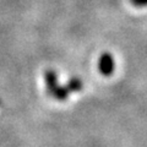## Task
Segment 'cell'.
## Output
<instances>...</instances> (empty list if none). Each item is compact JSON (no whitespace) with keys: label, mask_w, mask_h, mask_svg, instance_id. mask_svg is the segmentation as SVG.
Wrapping results in <instances>:
<instances>
[{"label":"cell","mask_w":147,"mask_h":147,"mask_svg":"<svg viewBox=\"0 0 147 147\" xmlns=\"http://www.w3.org/2000/svg\"><path fill=\"white\" fill-rule=\"evenodd\" d=\"M84 88V82L80 77H72L66 85H58V87L55 88L54 93L52 94V97L54 99L59 100V102H64L69 98V96L74 92H80Z\"/></svg>","instance_id":"cell-1"},{"label":"cell","mask_w":147,"mask_h":147,"mask_svg":"<svg viewBox=\"0 0 147 147\" xmlns=\"http://www.w3.org/2000/svg\"><path fill=\"white\" fill-rule=\"evenodd\" d=\"M114 67H115V64H114V58L110 53H103L99 57L98 60V70L99 72L104 76H109L112 75L114 71Z\"/></svg>","instance_id":"cell-2"},{"label":"cell","mask_w":147,"mask_h":147,"mask_svg":"<svg viewBox=\"0 0 147 147\" xmlns=\"http://www.w3.org/2000/svg\"><path fill=\"white\" fill-rule=\"evenodd\" d=\"M44 84H45V91L47 93L52 97V94L54 93L55 88L58 87L59 82H58V75L57 72L52 69H48L44 72Z\"/></svg>","instance_id":"cell-3"},{"label":"cell","mask_w":147,"mask_h":147,"mask_svg":"<svg viewBox=\"0 0 147 147\" xmlns=\"http://www.w3.org/2000/svg\"><path fill=\"white\" fill-rule=\"evenodd\" d=\"M130 3L136 7H144L147 6V0H130Z\"/></svg>","instance_id":"cell-4"}]
</instances>
